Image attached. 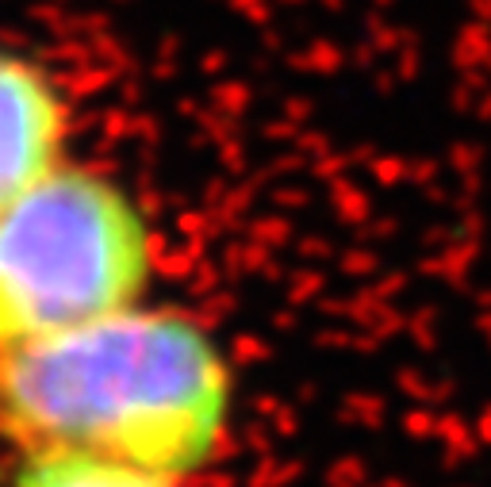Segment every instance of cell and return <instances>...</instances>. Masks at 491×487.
<instances>
[{
  "mask_svg": "<svg viewBox=\"0 0 491 487\" xmlns=\"http://www.w3.org/2000/svg\"><path fill=\"white\" fill-rule=\"evenodd\" d=\"M238 380L200 315L142 300L0 361V437L192 483L231 445Z\"/></svg>",
  "mask_w": 491,
  "mask_h": 487,
  "instance_id": "obj_1",
  "label": "cell"
},
{
  "mask_svg": "<svg viewBox=\"0 0 491 487\" xmlns=\"http://www.w3.org/2000/svg\"><path fill=\"white\" fill-rule=\"evenodd\" d=\"M161 234L120 177L70 158L0 211V361L150 300Z\"/></svg>",
  "mask_w": 491,
  "mask_h": 487,
  "instance_id": "obj_2",
  "label": "cell"
},
{
  "mask_svg": "<svg viewBox=\"0 0 491 487\" xmlns=\"http://www.w3.org/2000/svg\"><path fill=\"white\" fill-rule=\"evenodd\" d=\"M73 96L39 54L0 39V211L70 161Z\"/></svg>",
  "mask_w": 491,
  "mask_h": 487,
  "instance_id": "obj_3",
  "label": "cell"
},
{
  "mask_svg": "<svg viewBox=\"0 0 491 487\" xmlns=\"http://www.w3.org/2000/svg\"><path fill=\"white\" fill-rule=\"evenodd\" d=\"M5 487H188L185 480L70 449H20Z\"/></svg>",
  "mask_w": 491,
  "mask_h": 487,
  "instance_id": "obj_4",
  "label": "cell"
}]
</instances>
